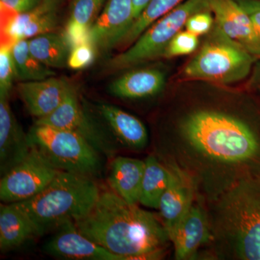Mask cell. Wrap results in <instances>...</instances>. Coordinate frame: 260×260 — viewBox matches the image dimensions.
<instances>
[{
    "label": "cell",
    "instance_id": "obj_7",
    "mask_svg": "<svg viewBox=\"0 0 260 260\" xmlns=\"http://www.w3.org/2000/svg\"><path fill=\"white\" fill-rule=\"evenodd\" d=\"M205 10H210L208 0H185L150 25L129 49L109 59L106 68L109 71H119L162 56L173 38L185 26L188 18Z\"/></svg>",
    "mask_w": 260,
    "mask_h": 260
},
{
    "label": "cell",
    "instance_id": "obj_18",
    "mask_svg": "<svg viewBox=\"0 0 260 260\" xmlns=\"http://www.w3.org/2000/svg\"><path fill=\"white\" fill-rule=\"evenodd\" d=\"M169 238L174 246L176 259H192L200 246L212 238L209 219L202 207L194 203Z\"/></svg>",
    "mask_w": 260,
    "mask_h": 260
},
{
    "label": "cell",
    "instance_id": "obj_13",
    "mask_svg": "<svg viewBox=\"0 0 260 260\" xmlns=\"http://www.w3.org/2000/svg\"><path fill=\"white\" fill-rule=\"evenodd\" d=\"M167 166L170 175L158 210L169 236L194 204L196 189L194 181L187 173L174 164H168Z\"/></svg>",
    "mask_w": 260,
    "mask_h": 260
},
{
    "label": "cell",
    "instance_id": "obj_3",
    "mask_svg": "<svg viewBox=\"0 0 260 260\" xmlns=\"http://www.w3.org/2000/svg\"><path fill=\"white\" fill-rule=\"evenodd\" d=\"M102 189L94 178L62 172L37 196L16 204L28 215L39 237L88 215Z\"/></svg>",
    "mask_w": 260,
    "mask_h": 260
},
{
    "label": "cell",
    "instance_id": "obj_23",
    "mask_svg": "<svg viewBox=\"0 0 260 260\" xmlns=\"http://www.w3.org/2000/svg\"><path fill=\"white\" fill-rule=\"evenodd\" d=\"M32 55L50 68L68 65L71 47L64 35L49 32L28 39Z\"/></svg>",
    "mask_w": 260,
    "mask_h": 260
},
{
    "label": "cell",
    "instance_id": "obj_32",
    "mask_svg": "<svg viewBox=\"0 0 260 260\" xmlns=\"http://www.w3.org/2000/svg\"><path fill=\"white\" fill-rule=\"evenodd\" d=\"M43 0H0V5L13 10L15 13H23L40 4Z\"/></svg>",
    "mask_w": 260,
    "mask_h": 260
},
{
    "label": "cell",
    "instance_id": "obj_22",
    "mask_svg": "<svg viewBox=\"0 0 260 260\" xmlns=\"http://www.w3.org/2000/svg\"><path fill=\"white\" fill-rule=\"evenodd\" d=\"M107 0H73L64 37L73 47L89 42V31Z\"/></svg>",
    "mask_w": 260,
    "mask_h": 260
},
{
    "label": "cell",
    "instance_id": "obj_33",
    "mask_svg": "<svg viewBox=\"0 0 260 260\" xmlns=\"http://www.w3.org/2000/svg\"><path fill=\"white\" fill-rule=\"evenodd\" d=\"M150 2V0H133L135 20L140 16Z\"/></svg>",
    "mask_w": 260,
    "mask_h": 260
},
{
    "label": "cell",
    "instance_id": "obj_9",
    "mask_svg": "<svg viewBox=\"0 0 260 260\" xmlns=\"http://www.w3.org/2000/svg\"><path fill=\"white\" fill-rule=\"evenodd\" d=\"M59 172L31 147L26 158L2 177L0 200L3 203H16L30 199L42 192Z\"/></svg>",
    "mask_w": 260,
    "mask_h": 260
},
{
    "label": "cell",
    "instance_id": "obj_14",
    "mask_svg": "<svg viewBox=\"0 0 260 260\" xmlns=\"http://www.w3.org/2000/svg\"><path fill=\"white\" fill-rule=\"evenodd\" d=\"M60 3L61 0H43L32 9L15 15L7 26L1 28V46L12 47L20 39L52 32L59 22Z\"/></svg>",
    "mask_w": 260,
    "mask_h": 260
},
{
    "label": "cell",
    "instance_id": "obj_29",
    "mask_svg": "<svg viewBox=\"0 0 260 260\" xmlns=\"http://www.w3.org/2000/svg\"><path fill=\"white\" fill-rule=\"evenodd\" d=\"M97 51L90 42L81 43L71 48L68 66L71 69L81 70L91 64Z\"/></svg>",
    "mask_w": 260,
    "mask_h": 260
},
{
    "label": "cell",
    "instance_id": "obj_24",
    "mask_svg": "<svg viewBox=\"0 0 260 260\" xmlns=\"http://www.w3.org/2000/svg\"><path fill=\"white\" fill-rule=\"evenodd\" d=\"M145 162L140 204L158 209L160 198L169 183L170 172L167 166L162 164L155 155H149Z\"/></svg>",
    "mask_w": 260,
    "mask_h": 260
},
{
    "label": "cell",
    "instance_id": "obj_28",
    "mask_svg": "<svg viewBox=\"0 0 260 260\" xmlns=\"http://www.w3.org/2000/svg\"><path fill=\"white\" fill-rule=\"evenodd\" d=\"M12 47L1 46L0 49V97H10L15 78Z\"/></svg>",
    "mask_w": 260,
    "mask_h": 260
},
{
    "label": "cell",
    "instance_id": "obj_21",
    "mask_svg": "<svg viewBox=\"0 0 260 260\" xmlns=\"http://www.w3.org/2000/svg\"><path fill=\"white\" fill-rule=\"evenodd\" d=\"M165 83V75L160 70L150 68L135 70L112 81L109 85V92L119 99H145L160 93Z\"/></svg>",
    "mask_w": 260,
    "mask_h": 260
},
{
    "label": "cell",
    "instance_id": "obj_5",
    "mask_svg": "<svg viewBox=\"0 0 260 260\" xmlns=\"http://www.w3.org/2000/svg\"><path fill=\"white\" fill-rule=\"evenodd\" d=\"M213 37L185 67L189 79L230 84L245 79L258 57L215 27Z\"/></svg>",
    "mask_w": 260,
    "mask_h": 260
},
{
    "label": "cell",
    "instance_id": "obj_27",
    "mask_svg": "<svg viewBox=\"0 0 260 260\" xmlns=\"http://www.w3.org/2000/svg\"><path fill=\"white\" fill-rule=\"evenodd\" d=\"M199 44L198 37L192 32L185 30L178 32L173 38L164 53V57L188 55L196 50Z\"/></svg>",
    "mask_w": 260,
    "mask_h": 260
},
{
    "label": "cell",
    "instance_id": "obj_15",
    "mask_svg": "<svg viewBox=\"0 0 260 260\" xmlns=\"http://www.w3.org/2000/svg\"><path fill=\"white\" fill-rule=\"evenodd\" d=\"M73 88L65 78L54 76L37 81L22 82L17 87L28 112L37 119L56 110Z\"/></svg>",
    "mask_w": 260,
    "mask_h": 260
},
{
    "label": "cell",
    "instance_id": "obj_31",
    "mask_svg": "<svg viewBox=\"0 0 260 260\" xmlns=\"http://www.w3.org/2000/svg\"><path fill=\"white\" fill-rule=\"evenodd\" d=\"M250 18L260 35V0H236Z\"/></svg>",
    "mask_w": 260,
    "mask_h": 260
},
{
    "label": "cell",
    "instance_id": "obj_8",
    "mask_svg": "<svg viewBox=\"0 0 260 260\" xmlns=\"http://www.w3.org/2000/svg\"><path fill=\"white\" fill-rule=\"evenodd\" d=\"M35 124L74 132L85 138L102 155L113 159L115 155V140L106 128L85 110L75 88L56 110L37 119Z\"/></svg>",
    "mask_w": 260,
    "mask_h": 260
},
{
    "label": "cell",
    "instance_id": "obj_1",
    "mask_svg": "<svg viewBox=\"0 0 260 260\" xmlns=\"http://www.w3.org/2000/svg\"><path fill=\"white\" fill-rule=\"evenodd\" d=\"M178 130L179 144L172 146L177 159L171 164L190 176L196 191L215 201L239 184L260 189V112L245 118L198 109L181 119Z\"/></svg>",
    "mask_w": 260,
    "mask_h": 260
},
{
    "label": "cell",
    "instance_id": "obj_25",
    "mask_svg": "<svg viewBox=\"0 0 260 260\" xmlns=\"http://www.w3.org/2000/svg\"><path fill=\"white\" fill-rule=\"evenodd\" d=\"M15 78L21 81H37L54 76L55 73L37 59L29 49L28 39L17 41L12 47Z\"/></svg>",
    "mask_w": 260,
    "mask_h": 260
},
{
    "label": "cell",
    "instance_id": "obj_26",
    "mask_svg": "<svg viewBox=\"0 0 260 260\" xmlns=\"http://www.w3.org/2000/svg\"><path fill=\"white\" fill-rule=\"evenodd\" d=\"M184 1L185 0H150L140 16L135 20L121 45L123 47L131 45L150 25Z\"/></svg>",
    "mask_w": 260,
    "mask_h": 260
},
{
    "label": "cell",
    "instance_id": "obj_16",
    "mask_svg": "<svg viewBox=\"0 0 260 260\" xmlns=\"http://www.w3.org/2000/svg\"><path fill=\"white\" fill-rule=\"evenodd\" d=\"M30 147L28 134L17 121L9 98L0 97V173L1 177L26 158Z\"/></svg>",
    "mask_w": 260,
    "mask_h": 260
},
{
    "label": "cell",
    "instance_id": "obj_19",
    "mask_svg": "<svg viewBox=\"0 0 260 260\" xmlns=\"http://www.w3.org/2000/svg\"><path fill=\"white\" fill-rule=\"evenodd\" d=\"M145 167V160L140 159L113 158L108 177L111 189L129 204H139Z\"/></svg>",
    "mask_w": 260,
    "mask_h": 260
},
{
    "label": "cell",
    "instance_id": "obj_2",
    "mask_svg": "<svg viewBox=\"0 0 260 260\" xmlns=\"http://www.w3.org/2000/svg\"><path fill=\"white\" fill-rule=\"evenodd\" d=\"M82 234L123 260L164 257L170 238L160 218L111 190H101L93 208L75 221Z\"/></svg>",
    "mask_w": 260,
    "mask_h": 260
},
{
    "label": "cell",
    "instance_id": "obj_17",
    "mask_svg": "<svg viewBox=\"0 0 260 260\" xmlns=\"http://www.w3.org/2000/svg\"><path fill=\"white\" fill-rule=\"evenodd\" d=\"M94 108L116 142L132 150H142L147 146L148 131L138 118L112 104L100 103Z\"/></svg>",
    "mask_w": 260,
    "mask_h": 260
},
{
    "label": "cell",
    "instance_id": "obj_30",
    "mask_svg": "<svg viewBox=\"0 0 260 260\" xmlns=\"http://www.w3.org/2000/svg\"><path fill=\"white\" fill-rule=\"evenodd\" d=\"M210 12V10H205L191 15L186 20L184 26L186 30L198 37L208 34L214 23V18Z\"/></svg>",
    "mask_w": 260,
    "mask_h": 260
},
{
    "label": "cell",
    "instance_id": "obj_6",
    "mask_svg": "<svg viewBox=\"0 0 260 260\" xmlns=\"http://www.w3.org/2000/svg\"><path fill=\"white\" fill-rule=\"evenodd\" d=\"M28 136L30 146L58 170L93 178L102 172V154L74 132L35 124Z\"/></svg>",
    "mask_w": 260,
    "mask_h": 260
},
{
    "label": "cell",
    "instance_id": "obj_10",
    "mask_svg": "<svg viewBox=\"0 0 260 260\" xmlns=\"http://www.w3.org/2000/svg\"><path fill=\"white\" fill-rule=\"evenodd\" d=\"M135 21L133 0H107L89 31V42L97 52L121 45Z\"/></svg>",
    "mask_w": 260,
    "mask_h": 260
},
{
    "label": "cell",
    "instance_id": "obj_4",
    "mask_svg": "<svg viewBox=\"0 0 260 260\" xmlns=\"http://www.w3.org/2000/svg\"><path fill=\"white\" fill-rule=\"evenodd\" d=\"M213 234L230 257L260 260V189L239 184L215 200Z\"/></svg>",
    "mask_w": 260,
    "mask_h": 260
},
{
    "label": "cell",
    "instance_id": "obj_11",
    "mask_svg": "<svg viewBox=\"0 0 260 260\" xmlns=\"http://www.w3.org/2000/svg\"><path fill=\"white\" fill-rule=\"evenodd\" d=\"M43 251L60 259L123 260L82 234L71 220L56 229L54 235L44 244Z\"/></svg>",
    "mask_w": 260,
    "mask_h": 260
},
{
    "label": "cell",
    "instance_id": "obj_12",
    "mask_svg": "<svg viewBox=\"0 0 260 260\" xmlns=\"http://www.w3.org/2000/svg\"><path fill=\"white\" fill-rule=\"evenodd\" d=\"M216 27L253 55L260 56V35L236 0H208Z\"/></svg>",
    "mask_w": 260,
    "mask_h": 260
},
{
    "label": "cell",
    "instance_id": "obj_20",
    "mask_svg": "<svg viewBox=\"0 0 260 260\" xmlns=\"http://www.w3.org/2000/svg\"><path fill=\"white\" fill-rule=\"evenodd\" d=\"M39 237L37 228L16 203L0 206V250L8 252Z\"/></svg>",
    "mask_w": 260,
    "mask_h": 260
}]
</instances>
